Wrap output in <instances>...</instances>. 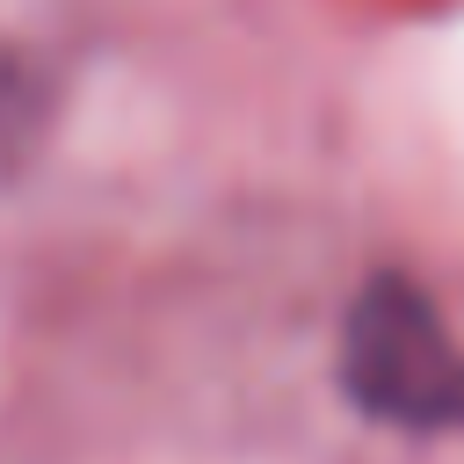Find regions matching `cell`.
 I'll return each instance as SVG.
<instances>
[{
  "instance_id": "2",
  "label": "cell",
  "mask_w": 464,
  "mask_h": 464,
  "mask_svg": "<svg viewBox=\"0 0 464 464\" xmlns=\"http://www.w3.org/2000/svg\"><path fill=\"white\" fill-rule=\"evenodd\" d=\"M51 109H58L51 72H44L22 44L0 36V188L44 152V138H51Z\"/></svg>"
},
{
  "instance_id": "1",
  "label": "cell",
  "mask_w": 464,
  "mask_h": 464,
  "mask_svg": "<svg viewBox=\"0 0 464 464\" xmlns=\"http://www.w3.org/2000/svg\"><path fill=\"white\" fill-rule=\"evenodd\" d=\"M334 377H341L348 406L377 428H399V435L464 428V348H457L442 304L399 268H377L348 297Z\"/></svg>"
}]
</instances>
